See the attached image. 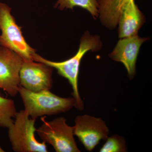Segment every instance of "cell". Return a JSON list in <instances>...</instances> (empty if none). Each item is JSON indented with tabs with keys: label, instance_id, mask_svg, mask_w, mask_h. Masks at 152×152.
Segmentation results:
<instances>
[{
	"label": "cell",
	"instance_id": "1",
	"mask_svg": "<svg viewBox=\"0 0 152 152\" xmlns=\"http://www.w3.org/2000/svg\"><path fill=\"white\" fill-rule=\"evenodd\" d=\"M102 46L99 37L97 35H91L87 31L81 39L77 53L70 58L57 62L46 59L35 53L33 56V59L34 61L43 63L55 68L59 75L68 80L72 89V95L76 101V108L81 110L83 109L84 104L79 94L78 84L81 62L87 52L91 50L94 52L99 50Z\"/></svg>",
	"mask_w": 152,
	"mask_h": 152
},
{
	"label": "cell",
	"instance_id": "2",
	"mask_svg": "<svg viewBox=\"0 0 152 152\" xmlns=\"http://www.w3.org/2000/svg\"><path fill=\"white\" fill-rule=\"evenodd\" d=\"M18 93L24 106V110L33 119L36 120L39 117L46 115L66 113L76 107L74 97H61L50 90L35 92L20 86Z\"/></svg>",
	"mask_w": 152,
	"mask_h": 152
},
{
	"label": "cell",
	"instance_id": "3",
	"mask_svg": "<svg viewBox=\"0 0 152 152\" xmlns=\"http://www.w3.org/2000/svg\"><path fill=\"white\" fill-rule=\"evenodd\" d=\"M15 120L8 129L11 145L16 152H47L44 142L38 141L35 134L36 120L30 118L25 110L17 112Z\"/></svg>",
	"mask_w": 152,
	"mask_h": 152
},
{
	"label": "cell",
	"instance_id": "4",
	"mask_svg": "<svg viewBox=\"0 0 152 152\" xmlns=\"http://www.w3.org/2000/svg\"><path fill=\"white\" fill-rule=\"evenodd\" d=\"M11 10L8 6L0 2V45L16 53L24 61H34L36 50L25 40L21 27L11 13Z\"/></svg>",
	"mask_w": 152,
	"mask_h": 152
},
{
	"label": "cell",
	"instance_id": "5",
	"mask_svg": "<svg viewBox=\"0 0 152 152\" xmlns=\"http://www.w3.org/2000/svg\"><path fill=\"white\" fill-rule=\"evenodd\" d=\"M43 124L36 132L43 142L50 145L57 152H80L74 136V127L66 124L64 117L47 121L41 118Z\"/></svg>",
	"mask_w": 152,
	"mask_h": 152
},
{
	"label": "cell",
	"instance_id": "6",
	"mask_svg": "<svg viewBox=\"0 0 152 152\" xmlns=\"http://www.w3.org/2000/svg\"><path fill=\"white\" fill-rule=\"evenodd\" d=\"M75 122L74 135L88 151H92L101 140H105L108 137V128L101 118L88 115H78Z\"/></svg>",
	"mask_w": 152,
	"mask_h": 152
},
{
	"label": "cell",
	"instance_id": "7",
	"mask_svg": "<svg viewBox=\"0 0 152 152\" xmlns=\"http://www.w3.org/2000/svg\"><path fill=\"white\" fill-rule=\"evenodd\" d=\"M53 71V68L44 63L23 61L19 72L20 86L35 92L50 90Z\"/></svg>",
	"mask_w": 152,
	"mask_h": 152
},
{
	"label": "cell",
	"instance_id": "8",
	"mask_svg": "<svg viewBox=\"0 0 152 152\" xmlns=\"http://www.w3.org/2000/svg\"><path fill=\"white\" fill-rule=\"evenodd\" d=\"M23 62L16 53L0 45V88L12 96L18 93L19 72Z\"/></svg>",
	"mask_w": 152,
	"mask_h": 152
},
{
	"label": "cell",
	"instance_id": "9",
	"mask_svg": "<svg viewBox=\"0 0 152 152\" xmlns=\"http://www.w3.org/2000/svg\"><path fill=\"white\" fill-rule=\"evenodd\" d=\"M148 40V38L138 35L121 39L109 56L112 60L122 63L131 80L135 75L136 63L140 47Z\"/></svg>",
	"mask_w": 152,
	"mask_h": 152
},
{
	"label": "cell",
	"instance_id": "10",
	"mask_svg": "<svg viewBox=\"0 0 152 152\" xmlns=\"http://www.w3.org/2000/svg\"><path fill=\"white\" fill-rule=\"evenodd\" d=\"M145 21L143 14L136 4L134 0L132 1L123 10L119 20V37L123 39L137 36Z\"/></svg>",
	"mask_w": 152,
	"mask_h": 152
},
{
	"label": "cell",
	"instance_id": "11",
	"mask_svg": "<svg viewBox=\"0 0 152 152\" xmlns=\"http://www.w3.org/2000/svg\"><path fill=\"white\" fill-rule=\"evenodd\" d=\"M134 0H98L100 19L102 24L110 29L116 28L123 10Z\"/></svg>",
	"mask_w": 152,
	"mask_h": 152
},
{
	"label": "cell",
	"instance_id": "12",
	"mask_svg": "<svg viewBox=\"0 0 152 152\" xmlns=\"http://www.w3.org/2000/svg\"><path fill=\"white\" fill-rule=\"evenodd\" d=\"M75 7L87 10L94 18L99 16V6L96 0H58L55 5V7H58L60 10L64 9L73 10Z\"/></svg>",
	"mask_w": 152,
	"mask_h": 152
},
{
	"label": "cell",
	"instance_id": "13",
	"mask_svg": "<svg viewBox=\"0 0 152 152\" xmlns=\"http://www.w3.org/2000/svg\"><path fill=\"white\" fill-rule=\"evenodd\" d=\"M17 113L14 101L0 96V128H8Z\"/></svg>",
	"mask_w": 152,
	"mask_h": 152
},
{
	"label": "cell",
	"instance_id": "14",
	"mask_svg": "<svg viewBox=\"0 0 152 152\" xmlns=\"http://www.w3.org/2000/svg\"><path fill=\"white\" fill-rule=\"evenodd\" d=\"M106 142L99 150L100 152H126L127 147L126 140L122 137L113 135L108 137Z\"/></svg>",
	"mask_w": 152,
	"mask_h": 152
},
{
	"label": "cell",
	"instance_id": "15",
	"mask_svg": "<svg viewBox=\"0 0 152 152\" xmlns=\"http://www.w3.org/2000/svg\"><path fill=\"white\" fill-rule=\"evenodd\" d=\"M5 152L4 150V149H3L0 146V152Z\"/></svg>",
	"mask_w": 152,
	"mask_h": 152
}]
</instances>
